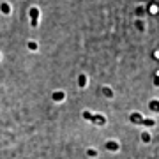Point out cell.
Instances as JSON below:
<instances>
[{
    "mask_svg": "<svg viewBox=\"0 0 159 159\" xmlns=\"http://www.w3.org/2000/svg\"><path fill=\"white\" fill-rule=\"evenodd\" d=\"M30 18H32L30 25L32 27H37L39 25V9L37 7H30Z\"/></svg>",
    "mask_w": 159,
    "mask_h": 159,
    "instance_id": "cell-1",
    "label": "cell"
},
{
    "mask_svg": "<svg viewBox=\"0 0 159 159\" xmlns=\"http://www.w3.org/2000/svg\"><path fill=\"white\" fill-rule=\"evenodd\" d=\"M104 147L108 148L110 152H117V150H120V143H117L115 140H108V142L104 143Z\"/></svg>",
    "mask_w": 159,
    "mask_h": 159,
    "instance_id": "cell-2",
    "label": "cell"
},
{
    "mask_svg": "<svg viewBox=\"0 0 159 159\" xmlns=\"http://www.w3.org/2000/svg\"><path fill=\"white\" fill-rule=\"evenodd\" d=\"M51 99H53V101H57V102L66 101V92H64V90H55L53 94H51Z\"/></svg>",
    "mask_w": 159,
    "mask_h": 159,
    "instance_id": "cell-3",
    "label": "cell"
},
{
    "mask_svg": "<svg viewBox=\"0 0 159 159\" xmlns=\"http://www.w3.org/2000/svg\"><path fill=\"white\" fill-rule=\"evenodd\" d=\"M11 4H7V2H2V4H0V12H2V14H11Z\"/></svg>",
    "mask_w": 159,
    "mask_h": 159,
    "instance_id": "cell-4",
    "label": "cell"
},
{
    "mask_svg": "<svg viewBox=\"0 0 159 159\" xmlns=\"http://www.w3.org/2000/svg\"><path fill=\"white\" fill-rule=\"evenodd\" d=\"M87 83H89V78H87V74H80V76H78V87L85 89Z\"/></svg>",
    "mask_w": 159,
    "mask_h": 159,
    "instance_id": "cell-5",
    "label": "cell"
},
{
    "mask_svg": "<svg viewBox=\"0 0 159 159\" xmlns=\"http://www.w3.org/2000/svg\"><path fill=\"white\" fill-rule=\"evenodd\" d=\"M129 120L133 122V124H142L143 117H142L140 113H131V115H129Z\"/></svg>",
    "mask_w": 159,
    "mask_h": 159,
    "instance_id": "cell-6",
    "label": "cell"
},
{
    "mask_svg": "<svg viewBox=\"0 0 159 159\" xmlns=\"http://www.w3.org/2000/svg\"><path fill=\"white\" fill-rule=\"evenodd\" d=\"M92 122H96L97 125H104L106 124V119H104L102 115H94V117H92Z\"/></svg>",
    "mask_w": 159,
    "mask_h": 159,
    "instance_id": "cell-7",
    "label": "cell"
},
{
    "mask_svg": "<svg viewBox=\"0 0 159 159\" xmlns=\"http://www.w3.org/2000/svg\"><path fill=\"white\" fill-rule=\"evenodd\" d=\"M101 92H102V96H104V97H108V99H111V97H113V90H111L110 87H102Z\"/></svg>",
    "mask_w": 159,
    "mask_h": 159,
    "instance_id": "cell-8",
    "label": "cell"
},
{
    "mask_svg": "<svg viewBox=\"0 0 159 159\" xmlns=\"http://www.w3.org/2000/svg\"><path fill=\"white\" fill-rule=\"evenodd\" d=\"M148 108L152 110V111H157V113H159V101H157V99L150 101V102H148Z\"/></svg>",
    "mask_w": 159,
    "mask_h": 159,
    "instance_id": "cell-9",
    "label": "cell"
},
{
    "mask_svg": "<svg viewBox=\"0 0 159 159\" xmlns=\"http://www.w3.org/2000/svg\"><path fill=\"white\" fill-rule=\"evenodd\" d=\"M140 136H142V142H143V143H150V140H152V136H150V133H148V131L142 133Z\"/></svg>",
    "mask_w": 159,
    "mask_h": 159,
    "instance_id": "cell-10",
    "label": "cell"
},
{
    "mask_svg": "<svg viewBox=\"0 0 159 159\" xmlns=\"http://www.w3.org/2000/svg\"><path fill=\"white\" fill-rule=\"evenodd\" d=\"M142 125L152 127V125H156V120H152V119H143V120H142Z\"/></svg>",
    "mask_w": 159,
    "mask_h": 159,
    "instance_id": "cell-11",
    "label": "cell"
},
{
    "mask_svg": "<svg viewBox=\"0 0 159 159\" xmlns=\"http://www.w3.org/2000/svg\"><path fill=\"white\" fill-rule=\"evenodd\" d=\"M27 46H29V50H30V51H37V48H39V44H37L35 41H30Z\"/></svg>",
    "mask_w": 159,
    "mask_h": 159,
    "instance_id": "cell-12",
    "label": "cell"
},
{
    "mask_svg": "<svg viewBox=\"0 0 159 159\" xmlns=\"http://www.w3.org/2000/svg\"><path fill=\"white\" fill-rule=\"evenodd\" d=\"M87 156L89 157H97V150L96 148H87Z\"/></svg>",
    "mask_w": 159,
    "mask_h": 159,
    "instance_id": "cell-13",
    "label": "cell"
},
{
    "mask_svg": "<svg viewBox=\"0 0 159 159\" xmlns=\"http://www.w3.org/2000/svg\"><path fill=\"white\" fill-rule=\"evenodd\" d=\"M134 25H136V29H138V30H142V32L145 30V25H143L142 20H136V21H134Z\"/></svg>",
    "mask_w": 159,
    "mask_h": 159,
    "instance_id": "cell-14",
    "label": "cell"
},
{
    "mask_svg": "<svg viewBox=\"0 0 159 159\" xmlns=\"http://www.w3.org/2000/svg\"><path fill=\"white\" fill-rule=\"evenodd\" d=\"M81 115H83V119H87V120H92V117H94V115H92L90 111H83Z\"/></svg>",
    "mask_w": 159,
    "mask_h": 159,
    "instance_id": "cell-15",
    "label": "cell"
},
{
    "mask_svg": "<svg viewBox=\"0 0 159 159\" xmlns=\"http://www.w3.org/2000/svg\"><path fill=\"white\" fill-rule=\"evenodd\" d=\"M136 14H138V16H143V14H145V9H143V7H138V9H136Z\"/></svg>",
    "mask_w": 159,
    "mask_h": 159,
    "instance_id": "cell-16",
    "label": "cell"
},
{
    "mask_svg": "<svg viewBox=\"0 0 159 159\" xmlns=\"http://www.w3.org/2000/svg\"><path fill=\"white\" fill-rule=\"evenodd\" d=\"M154 87H159V74H156V76H154Z\"/></svg>",
    "mask_w": 159,
    "mask_h": 159,
    "instance_id": "cell-17",
    "label": "cell"
}]
</instances>
